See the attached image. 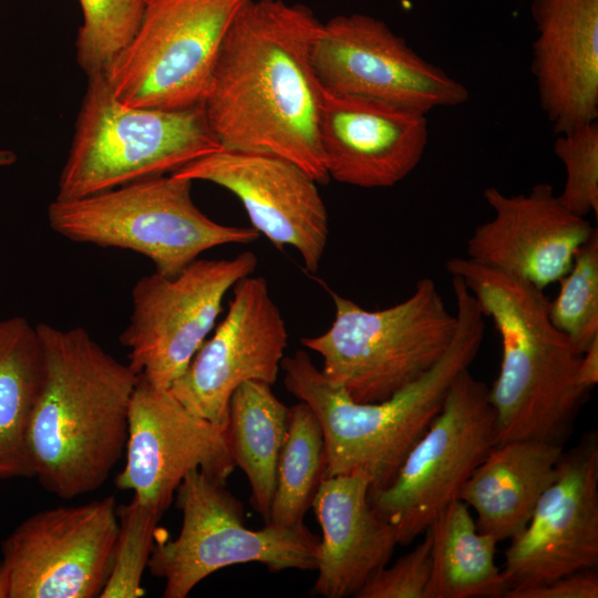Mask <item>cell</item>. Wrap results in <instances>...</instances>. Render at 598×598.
Wrapping results in <instances>:
<instances>
[{
	"label": "cell",
	"mask_w": 598,
	"mask_h": 598,
	"mask_svg": "<svg viewBox=\"0 0 598 598\" xmlns=\"http://www.w3.org/2000/svg\"><path fill=\"white\" fill-rule=\"evenodd\" d=\"M321 25L299 3L243 4L224 38L204 100L223 150L279 156L318 184L329 182L319 141L324 89L312 62Z\"/></svg>",
	"instance_id": "cell-1"
},
{
	"label": "cell",
	"mask_w": 598,
	"mask_h": 598,
	"mask_svg": "<svg viewBox=\"0 0 598 598\" xmlns=\"http://www.w3.org/2000/svg\"><path fill=\"white\" fill-rule=\"evenodd\" d=\"M44 377L28 429L33 475L63 499L99 489L125 452L138 375L82 327L37 324Z\"/></svg>",
	"instance_id": "cell-2"
},
{
	"label": "cell",
	"mask_w": 598,
	"mask_h": 598,
	"mask_svg": "<svg viewBox=\"0 0 598 598\" xmlns=\"http://www.w3.org/2000/svg\"><path fill=\"white\" fill-rule=\"evenodd\" d=\"M451 283L457 327L448 349L430 370L383 401H353L302 350L282 359L287 391L307 403L320 423L326 477L361 473L370 489L388 486L441 411L456 377L470 369L483 342L485 317L461 277L452 276Z\"/></svg>",
	"instance_id": "cell-3"
},
{
	"label": "cell",
	"mask_w": 598,
	"mask_h": 598,
	"mask_svg": "<svg viewBox=\"0 0 598 598\" xmlns=\"http://www.w3.org/2000/svg\"><path fill=\"white\" fill-rule=\"evenodd\" d=\"M445 267L464 280L501 338V369L488 388L496 444L532 439L564 445L588 391L577 380L581 353L553 324L550 300L534 285L467 257Z\"/></svg>",
	"instance_id": "cell-4"
},
{
	"label": "cell",
	"mask_w": 598,
	"mask_h": 598,
	"mask_svg": "<svg viewBox=\"0 0 598 598\" xmlns=\"http://www.w3.org/2000/svg\"><path fill=\"white\" fill-rule=\"evenodd\" d=\"M221 146L204 103L164 110L118 101L104 74L87 76L55 199L69 200L172 174Z\"/></svg>",
	"instance_id": "cell-5"
},
{
	"label": "cell",
	"mask_w": 598,
	"mask_h": 598,
	"mask_svg": "<svg viewBox=\"0 0 598 598\" xmlns=\"http://www.w3.org/2000/svg\"><path fill=\"white\" fill-rule=\"evenodd\" d=\"M334 319L301 344L322 358V374L355 402L383 401L430 370L448 349L457 327L431 278L403 301L367 310L330 290Z\"/></svg>",
	"instance_id": "cell-6"
},
{
	"label": "cell",
	"mask_w": 598,
	"mask_h": 598,
	"mask_svg": "<svg viewBox=\"0 0 598 598\" xmlns=\"http://www.w3.org/2000/svg\"><path fill=\"white\" fill-rule=\"evenodd\" d=\"M192 186L189 179L165 174L82 198L54 199L49 225L74 243L143 255L166 277L178 275L209 249L249 244L260 236L252 227L209 218L195 205Z\"/></svg>",
	"instance_id": "cell-7"
},
{
	"label": "cell",
	"mask_w": 598,
	"mask_h": 598,
	"mask_svg": "<svg viewBox=\"0 0 598 598\" xmlns=\"http://www.w3.org/2000/svg\"><path fill=\"white\" fill-rule=\"evenodd\" d=\"M176 505L183 517L179 534L171 540L159 527L147 565L164 579V598H186L203 579L237 564L259 563L272 573L317 568L320 538L305 524L247 528L243 504L226 483L200 470L184 476Z\"/></svg>",
	"instance_id": "cell-8"
},
{
	"label": "cell",
	"mask_w": 598,
	"mask_h": 598,
	"mask_svg": "<svg viewBox=\"0 0 598 598\" xmlns=\"http://www.w3.org/2000/svg\"><path fill=\"white\" fill-rule=\"evenodd\" d=\"M247 0H145L130 43L104 71L115 97L164 110L204 103L224 38Z\"/></svg>",
	"instance_id": "cell-9"
},
{
	"label": "cell",
	"mask_w": 598,
	"mask_h": 598,
	"mask_svg": "<svg viewBox=\"0 0 598 598\" xmlns=\"http://www.w3.org/2000/svg\"><path fill=\"white\" fill-rule=\"evenodd\" d=\"M496 445L488 386L470 369L452 383L441 411L411 448L393 481L370 489L374 511L396 530L398 544L424 534Z\"/></svg>",
	"instance_id": "cell-10"
},
{
	"label": "cell",
	"mask_w": 598,
	"mask_h": 598,
	"mask_svg": "<svg viewBox=\"0 0 598 598\" xmlns=\"http://www.w3.org/2000/svg\"><path fill=\"white\" fill-rule=\"evenodd\" d=\"M258 265L255 252L230 259H196L174 277L156 271L132 289V313L120 336L130 368L168 390L212 332L223 300Z\"/></svg>",
	"instance_id": "cell-11"
},
{
	"label": "cell",
	"mask_w": 598,
	"mask_h": 598,
	"mask_svg": "<svg viewBox=\"0 0 598 598\" xmlns=\"http://www.w3.org/2000/svg\"><path fill=\"white\" fill-rule=\"evenodd\" d=\"M116 499L40 511L2 542L0 598H96L112 571Z\"/></svg>",
	"instance_id": "cell-12"
},
{
	"label": "cell",
	"mask_w": 598,
	"mask_h": 598,
	"mask_svg": "<svg viewBox=\"0 0 598 598\" xmlns=\"http://www.w3.org/2000/svg\"><path fill=\"white\" fill-rule=\"evenodd\" d=\"M312 62L327 91L424 114L461 105L470 97L463 83L417 54L384 21L364 13L339 14L322 23Z\"/></svg>",
	"instance_id": "cell-13"
},
{
	"label": "cell",
	"mask_w": 598,
	"mask_h": 598,
	"mask_svg": "<svg viewBox=\"0 0 598 598\" xmlns=\"http://www.w3.org/2000/svg\"><path fill=\"white\" fill-rule=\"evenodd\" d=\"M231 289L226 316L168 389L188 411L224 433L234 391L247 381L272 385L288 342L265 278L244 277Z\"/></svg>",
	"instance_id": "cell-14"
},
{
	"label": "cell",
	"mask_w": 598,
	"mask_h": 598,
	"mask_svg": "<svg viewBox=\"0 0 598 598\" xmlns=\"http://www.w3.org/2000/svg\"><path fill=\"white\" fill-rule=\"evenodd\" d=\"M124 453L116 487L133 491L134 497L161 516L188 472L200 470L226 483L236 467L220 429L142 375L131 401Z\"/></svg>",
	"instance_id": "cell-15"
},
{
	"label": "cell",
	"mask_w": 598,
	"mask_h": 598,
	"mask_svg": "<svg viewBox=\"0 0 598 598\" xmlns=\"http://www.w3.org/2000/svg\"><path fill=\"white\" fill-rule=\"evenodd\" d=\"M597 566L598 437L594 431L564 451L556 478L527 526L511 539L502 571L508 590H516Z\"/></svg>",
	"instance_id": "cell-16"
},
{
	"label": "cell",
	"mask_w": 598,
	"mask_h": 598,
	"mask_svg": "<svg viewBox=\"0 0 598 598\" xmlns=\"http://www.w3.org/2000/svg\"><path fill=\"white\" fill-rule=\"evenodd\" d=\"M172 175L229 190L243 204L254 229L278 249L293 247L309 272L318 270L328 243V212L318 183L295 163L221 148Z\"/></svg>",
	"instance_id": "cell-17"
},
{
	"label": "cell",
	"mask_w": 598,
	"mask_h": 598,
	"mask_svg": "<svg viewBox=\"0 0 598 598\" xmlns=\"http://www.w3.org/2000/svg\"><path fill=\"white\" fill-rule=\"evenodd\" d=\"M483 196L493 217L467 239V258L542 290L569 271L595 229L568 209L548 183L517 195L487 187Z\"/></svg>",
	"instance_id": "cell-18"
},
{
	"label": "cell",
	"mask_w": 598,
	"mask_h": 598,
	"mask_svg": "<svg viewBox=\"0 0 598 598\" xmlns=\"http://www.w3.org/2000/svg\"><path fill=\"white\" fill-rule=\"evenodd\" d=\"M319 141L330 178L362 188L391 187L421 162L427 118L393 103L324 90Z\"/></svg>",
	"instance_id": "cell-19"
},
{
	"label": "cell",
	"mask_w": 598,
	"mask_h": 598,
	"mask_svg": "<svg viewBox=\"0 0 598 598\" xmlns=\"http://www.w3.org/2000/svg\"><path fill=\"white\" fill-rule=\"evenodd\" d=\"M530 69L555 133L598 120V0H533Z\"/></svg>",
	"instance_id": "cell-20"
},
{
	"label": "cell",
	"mask_w": 598,
	"mask_h": 598,
	"mask_svg": "<svg viewBox=\"0 0 598 598\" xmlns=\"http://www.w3.org/2000/svg\"><path fill=\"white\" fill-rule=\"evenodd\" d=\"M370 488L364 474L351 473L326 477L316 493L311 507L322 530L318 596L354 597L399 545L395 527L372 507Z\"/></svg>",
	"instance_id": "cell-21"
},
{
	"label": "cell",
	"mask_w": 598,
	"mask_h": 598,
	"mask_svg": "<svg viewBox=\"0 0 598 598\" xmlns=\"http://www.w3.org/2000/svg\"><path fill=\"white\" fill-rule=\"evenodd\" d=\"M564 445L522 439L496 444L462 487L458 499L476 513V526L497 543L516 537L554 482Z\"/></svg>",
	"instance_id": "cell-22"
},
{
	"label": "cell",
	"mask_w": 598,
	"mask_h": 598,
	"mask_svg": "<svg viewBox=\"0 0 598 598\" xmlns=\"http://www.w3.org/2000/svg\"><path fill=\"white\" fill-rule=\"evenodd\" d=\"M427 530L431 573L424 598H504L508 585L495 564L497 540L478 530L464 502L446 505Z\"/></svg>",
	"instance_id": "cell-23"
},
{
	"label": "cell",
	"mask_w": 598,
	"mask_h": 598,
	"mask_svg": "<svg viewBox=\"0 0 598 598\" xmlns=\"http://www.w3.org/2000/svg\"><path fill=\"white\" fill-rule=\"evenodd\" d=\"M43 377L37 326L20 316L0 320V480L34 477L27 436Z\"/></svg>",
	"instance_id": "cell-24"
},
{
	"label": "cell",
	"mask_w": 598,
	"mask_h": 598,
	"mask_svg": "<svg viewBox=\"0 0 598 598\" xmlns=\"http://www.w3.org/2000/svg\"><path fill=\"white\" fill-rule=\"evenodd\" d=\"M262 381H247L233 393L225 431L235 463L246 474L251 489L250 503L268 523L276 467L282 446L289 408Z\"/></svg>",
	"instance_id": "cell-25"
},
{
	"label": "cell",
	"mask_w": 598,
	"mask_h": 598,
	"mask_svg": "<svg viewBox=\"0 0 598 598\" xmlns=\"http://www.w3.org/2000/svg\"><path fill=\"white\" fill-rule=\"evenodd\" d=\"M327 461L320 423L300 401L289 408L287 431L276 467V483L267 524L295 527L312 506L326 477Z\"/></svg>",
	"instance_id": "cell-26"
},
{
	"label": "cell",
	"mask_w": 598,
	"mask_h": 598,
	"mask_svg": "<svg viewBox=\"0 0 598 598\" xmlns=\"http://www.w3.org/2000/svg\"><path fill=\"white\" fill-rule=\"evenodd\" d=\"M549 301V318L575 349L582 352L598 339V230L577 250L571 268Z\"/></svg>",
	"instance_id": "cell-27"
},
{
	"label": "cell",
	"mask_w": 598,
	"mask_h": 598,
	"mask_svg": "<svg viewBox=\"0 0 598 598\" xmlns=\"http://www.w3.org/2000/svg\"><path fill=\"white\" fill-rule=\"evenodd\" d=\"M82 24L75 58L90 76L104 72L130 43L142 19L145 0H79Z\"/></svg>",
	"instance_id": "cell-28"
},
{
	"label": "cell",
	"mask_w": 598,
	"mask_h": 598,
	"mask_svg": "<svg viewBox=\"0 0 598 598\" xmlns=\"http://www.w3.org/2000/svg\"><path fill=\"white\" fill-rule=\"evenodd\" d=\"M116 515L118 532L113 567L101 598H140L145 595L142 577L162 516L136 497L117 505Z\"/></svg>",
	"instance_id": "cell-29"
},
{
	"label": "cell",
	"mask_w": 598,
	"mask_h": 598,
	"mask_svg": "<svg viewBox=\"0 0 598 598\" xmlns=\"http://www.w3.org/2000/svg\"><path fill=\"white\" fill-rule=\"evenodd\" d=\"M553 150L566 174L558 195L563 204L579 216H597L598 121L557 134Z\"/></svg>",
	"instance_id": "cell-30"
},
{
	"label": "cell",
	"mask_w": 598,
	"mask_h": 598,
	"mask_svg": "<svg viewBox=\"0 0 598 598\" xmlns=\"http://www.w3.org/2000/svg\"><path fill=\"white\" fill-rule=\"evenodd\" d=\"M431 573V536L390 567L377 570L357 592V598H424Z\"/></svg>",
	"instance_id": "cell-31"
},
{
	"label": "cell",
	"mask_w": 598,
	"mask_h": 598,
	"mask_svg": "<svg viewBox=\"0 0 598 598\" xmlns=\"http://www.w3.org/2000/svg\"><path fill=\"white\" fill-rule=\"evenodd\" d=\"M598 575L595 569L560 576L533 587L508 590L504 598H597Z\"/></svg>",
	"instance_id": "cell-32"
},
{
	"label": "cell",
	"mask_w": 598,
	"mask_h": 598,
	"mask_svg": "<svg viewBox=\"0 0 598 598\" xmlns=\"http://www.w3.org/2000/svg\"><path fill=\"white\" fill-rule=\"evenodd\" d=\"M577 380L587 391L598 382V339L582 352L577 370Z\"/></svg>",
	"instance_id": "cell-33"
},
{
	"label": "cell",
	"mask_w": 598,
	"mask_h": 598,
	"mask_svg": "<svg viewBox=\"0 0 598 598\" xmlns=\"http://www.w3.org/2000/svg\"><path fill=\"white\" fill-rule=\"evenodd\" d=\"M17 159L13 152L7 150H0V167L12 165Z\"/></svg>",
	"instance_id": "cell-34"
}]
</instances>
